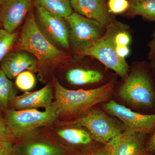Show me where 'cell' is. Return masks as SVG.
<instances>
[{
	"instance_id": "cell-27",
	"label": "cell",
	"mask_w": 155,
	"mask_h": 155,
	"mask_svg": "<svg viewBox=\"0 0 155 155\" xmlns=\"http://www.w3.org/2000/svg\"><path fill=\"white\" fill-rule=\"evenodd\" d=\"M116 51L120 58L125 59L129 55L130 50L127 46L116 45Z\"/></svg>"
},
{
	"instance_id": "cell-20",
	"label": "cell",
	"mask_w": 155,
	"mask_h": 155,
	"mask_svg": "<svg viewBox=\"0 0 155 155\" xmlns=\"http://www.w3.org/2000/svg\"><path fill=\"white\" fill-rule=\"evenodd\" d=\"M16 94L12 81L0 68V110H5L8 109L9 103Z\"/></svg>"
},
{
	"instance_id": "cell-3",
	"label": "cell",
	"mask_w": 155,
	"mask_h": 155,
	"mask_svg": "<svg viewBox=\"0 0 155 155\" xmlns=\"http://www.w3.org/2000/svg\"><path fill=\"white\" fill-rule=\"evenodd\" d=\"M17 48L33 55L41 63L54 61L62 55L39 27L32 13L22 28Z\"/></svg>"
},
{
	"instance_id": "cell-18",
	"label": "cell",
	"mask_w": 155,
	"mask_h": 155,
	"mask_svg": "<svg viewBox=\"0 0 155 155\" xmlns=\"http://www.w3.org/2000/svg\"><path fill=\"white\" fill-rule=\"evenodd\" d=\"M129 13L155 21V0H128Z\"/></svg>"
},
{
	"instance_id": "cell-16",
	"label": "cell",
	"mask_w": 155,
	"mask_h": 155,
	"mask_svg": "<svg viewBox=\"0 0 155 155\" xmlns=\"http://www.w3.org/2000/svg\"><path fill=\"white\" fill-rule=\"evenodd\" d=\"M66 78L71 84L80 85L98 82L102 79L103 75L96 70L75 68L68 71Z\"/></svg>"
},
{
	"instance_id": "cell-15",
	"label": "cell",
	"mask_w": 155,
	"mask_h": 155,
	"mask_svg": "<svg viewBox=\"0 0 155 155\" xmlns=\"http://www.w3.org/2000/svg\"><path fill=\"white\" fill-rule=\"evenodd\" d=\"M13 150L17 155H70L64 147L43 140H32L13 145Z\"/></svg>"
},
{
	"instance_id": "cell-11",
	"label": "cell",
	"mask_w": 155,
	"mask_h": 155,
	"mask_svg": "<svg viewBox=\"0 0 155 155\" xmlns=\"http://www.w3.org/2000/svg\"><path fill=\"white\" fill-rule=\"evenodd\" d=\"M32 1L4 0L0 12V19L4 29L13 33L29 12Z\"/></svg>"
},
{
	"instance_id": "cell-6",
	"label": "cell",
	"mask_w": 155,
	"mask_h": 155,
	"mask_svg": "<svg viewBox=\"0 0 155 155\" xmlns=\"http://www.w3.org/2000/svg\"><path fill=\"white\" fill-rule=\"evenodd\" d=\"M78 125L88 130L92 139L102 144H107L126 129L124 125L97 109L88 111Z\"/></svg>"
},
{
	"instance_id": "cell-1",
	"label": "cell",
	"mask_w": 155,
	"mask_h": 155,
	"mask_svg": "<svg viewBox=\"0 0 155 155\" xmlns=\"http://www.w3.org/2000/svg\"><path fill=\"white\" fill-rule=\"evenodd\" d=\"M114 80L103 86L84 90H70L64 87L59 82L55 84L56 103L58 114L72 116L84 113L100 103L110 99L115 86Z\"/></svg>"
},
{
	"instance_id": "cell-13",
	"label": "cell",
	"mask_w": 155,
	"mask_h": 155,
	"mask_svg": "<svg viewBox=\"0 0 155 155\" xmlns=\"http://www.w3.org/2000/svg\"><path fill=\"white\" fill-rule=\"evenodd\" d=\"M53 90L50 84H47L39 90L25 92L19 96H16L9 103V109L14 110L46 108L52 104Z\"/></svg>"
},
{
	"instance_id": "cell-29",
	"label": "cell",
	"mask_w": 155,
	"mask_h": 155,
	"mask_svg": "<svg viewBox=\"0 0 155 155\" xmlns=\"http://www.w3.org/2000/svg\"><path fill=\"white\" fill-rule=\"evenodd\" d=\"M149 57L150 59H153L155 61V35L150 45Z\"/></svg>"
},
{
	"instance_id": "cell-24",
	"label": "cell",
	"mask_w": 155,
	"mask_h": 155,
	"mask_svg": "<svg viewBox=\"0 0 155 155\" xmlns=\"http://www.w3.org/2000/svg\"><path fill=\"white\" fill-rule=\"evenodd\" d=\"M15 140L9 130L5 118L0 117V143H13Z\"/></svg>"
},
{
	"instance_id": "cell-26",
	"label": "cell",
	"mask_w": 155,
	"mask_h": 155,
	"mask_svg": "<svg viewBox=\"0 0 155 155\" xmlns=\"http://www.w3.org/2000/svg\"><path fill=\"white\" fill-rule=\"evenodd\" d=\"M130 36L125 31H116L114 35V41L116 45L127 46L130 42Z\"/></svg>"
},
{
	"instance_id": "cell-17",
	"label": "cell",
	"mask_w": 155,
	"mask_h": 155,
	"mask_svg": "<svg viewBox=\"0 0 155 155\" xmlns=\"http://www.w3.org/2000/svg\"><path fill=\"white\" fill-rule=\"evenodd\" d=\"M35 6L43 8L53 15L65 19L73 13L70 0H33Z\"/></svg>"
},
{
	"instance_id": "cell-14",
	"label": "cell",
	"mask_w": 155,
	"mask_h": 155,
	"mask_svg": "<svg viewBox=\"0 0 155 155\" xmlns=\"http://www.w3.org/2000/svg\"><path fill=\"white\" fill-rule=\"evenodd\" d=\"M72 10L103 26L110 24V16L105 0H70Z\"/></svg>"
},
{
	"instance_id": "cell-33",
	"label": "cell",
	"mask_w": 155,
	"mask_h": 155,
	"mask_svg": "<svg viewBox=\"0 0 155 155\" xmlns=\"http://www.w3.org/2000/svg\"><path fill=\"white\" fill-rule=\"evenodd\" d=\"M3 1L4 0H0V12H1V8H2V5Z\"/></svg>"
},
{
	"instance_id": "cell-23",
	"label": "cell",
	"mask_w": 155,
	"mask_h": 155,
	"mask_svg": "<svg viewBox=\"0 0 155 155\" xmlns=\"http://www.w3.org/2000/svg\"><path fill=\"white\" fill-rule=\"evenodd\" d=\"M128 0H108L107 8L109 13L122 14L129 9Z\"/></svg>"
},
{
	"instance_id": "cell-25",
	"label": "cell",
	"mask_w": 155,
	"mask_h": 155,
	"mask_svg": "<svg viewBox=\"0 0 155 155\" xmlns=\"http://www.w3.org/2000/svg\"><path fill=\"white\" fill-rule=\"evenodd\" d=\"M73 155H109V146L107 144L100 146L93 145L83 152Z\"/></svg>"
},
{
	"instance_id": "cell-31",
	"label": "cell",
	"mask_w": 155,
	"mask_h": 155,
	"mask_svg": "<svg viewBox=\"0 0 155 155\" xmlns=\"http://www.w3.org/2000/svg\"><path fill=\"white\" fill-rule=\"evenodd\" d=\"M13 145V143L1 142L0 143V149L10 146Z\"/></svg>"
},
{
	"instance_id": "cell-2",
	"label": "cell",
	"mask_w": 155,
	"mask_h": 155,
	"mask_svg": "<svg viewBox=\"0 0 155 155\" xmlns=\"http://www.w3.org/2000/svg\"><path fill=\"white\" fill-rule=\"evenodd\" d=\"M4 111L5 120L15 139L28 135L39 127L51 124L59 115L56 102L44 111L36 109L14 110L9 108Z\"/></svg>"
},
{
	"instance_id": "cell-28",
	"label": "cell",
	"mask_w": 155,
	"mask_h": 155,
	"mask_svg": "<svg viewBox=\"0 0 155 155\" xmlns=\"http://www.w3.org/2000/svg\"><path fill=\"white\" fill-rule=\"evenodd\" d=\"M147 147L148 150L150 153L155 151V132L147 143Z\"/></svg>"
},
{
	"instance_id": "cell-7",
	"label": "cell",
	"mask_w": 155,
	"mask_h": 155,
	"mask_svg": "<svg viewBox=\"0 0 155 155\" xmlns=\"http://www.w3.org/2000/svg\"><path fill=\"white\" fill-rule=\"evenodd\" d=\"M69 26V41L76 51L86 47L104 35V26L76 12L65 18Z\"/></svg>"
},
{
	"instance_id": "cell-4",
	"label": "cell",
	"mask_w": 155,
	"mask_h": 155,
	"mask_svg": "<svg viewBox=\"0 0 155 155\" xmlns=\"http://www.w3.org/2000/svg\"><path fill=\"white\" fill-rule=\"evenodd\" d=\"M107 27L102 36L77 52L81 55L95 58L106 68L115 71L122 79H125L128 76L129 66L125 59L120 58L116 53L114 41L116 28L110 24Z\"/></svg>"
},
{
	"instance_id": "cell-9",
	"label": "cell",
	"mask_w": 155,
	"mask_h": 155,
	"mask_svg": "<svg viewBox=\"0 0 155 155\" xmlns=\"http://www.w3.org/2000/svg\"><path fill=\"white\" fill-rule=\"evenodd\" d=\"M146 134L125 129L107 143L109 155H150L147 143L146 144Z\"/></svg>"
},
{
	"instance_id": "cell-21",
	"label": "cell",
	"mask_w": 155,
	"mask_h": 155,
	"mask_svg": "<svg viewBox=\"0 0 155 155\" xmlns=\"http://www.w3.org/2000/svg\"><path fill=\"white\" fill-rule=\"evenodd\" d=\"M16 34L0 29V63L11 51L17 39Z\"/></svg>"
},
{
	"instance_id": "cell-10",
	"label": "cell",
	"mask_w": 155,
	"mask_h": 155,
	"mask_svg": "<svg viewBox=\"0 0 155 155\" xmlns=\"http://www.w3.org/2000/svg\"><path fill=\"white\" fill-rule=\"evenodd\" d=\"M35 7L40 28L45 34L51 40L65 48H69V28L65 19L53 15L39 6Z\"/></svg>"
},
{
	"instance_id": "cell-32",
	"label": "cell",
	"mask_w": 155,
	"mask_h": 155,
	"mask_svg": "<svg viewBox=\"0 0 155 155\" xmlns=\"http://www.w3.org/2000/svg\"><path fill=\"white\" fill-rule=\"evenodd\" d=\"M13 145H14L6 147L0 149V154H1L3 152L5 151L6 150L12 147L13 146Z\"/></svg>"
},
{
	"instance_id": "cell-35",
	"label": "cell",
	"mask_w": 155,
	"mask_h": 155,
	"mask_svg": "<svg viewBox=\"0 0 155 155\" xmlns=\"http://www.w3.org/2000/svg\"><path fill=\"white\" fill-rule=\"evenodd\" d=\"M154 129V130H155V127Z\"/></svg>"
},
{
	"instance_id": "cell-19",
	"label": "cell",
	"mask_w": 155,
	"mask_h": 155,
	"mask_svg": "<svg viewBox=\"0 0 155 155\" xmlns=\"http://www.w3.org/2000/svg\"><path fill=\"white\" fill-rule=\"evenodd\" d=\"M58 135L67 143L74 145H87L92 143V139L84 130L78 128H67L60 130Z\"/></svg>"
},
{
	"instance_id": "cell-8",
	"label": "cell",
	"mask_w": 155,
	"mask_h": 155,
	"mask_svg": "<svg viewBox=\"0 0 155 155\" xmlns=\"http://www.w3.org/2000/svg\"><path fill=\"white\" fill-rule=\"evenodd\" d=\"M103 107L109 114L122 121L127 130L147 134L154 129L155 114L146 115L137 113L114 101L104 103Z\"/></svg>"
},
{
	"instance_id": "cell-12",
	"label": "cell",
	"mask_w": 155,
	"mask_h": 155,
	"mask_svg": "<svg viewBox=\"0 0 155 155\" xmlns=\"http://www.w3.org/2000/svg\"><path fill=\"white\" fill-rule=\"evenodd\" d=\"M37 61L30 54L21 51H10L0 63V68L9 79H13L24 71L37 69Z\"/></svg>"
},
{
	"instance_id": "cell-30",
	"label": "cell",
	"mask_w": 155,
	"mask_h": 155,
	"mask_svg": "<svg viewBox=\"0 0 155 155\" xmlns=\"http://www.w3.org/2000/svg\"><path fill=\"white\" fill-rule=\"evenodd\" d=\"M0 155H17V154L14 152V150H13V146L12 147L6 150L5 151L3 152Z\"/></svg>"
},
{
	"instance_id": "cell-22",
	"label": "cell",
	"mask_w": 155,
	"mask_h": 155,
	"mask_svg": "<svg viewBox=\"0 0 155 155\" xmlns=\"http://www.w3.org/2000/svg\"><path fill=\"white\" fill-rule=\"evenodd\" d=\"M15 83L18 88L24 91L32 89L35 84V78L30 71H25L17 75Z\"/></svg>"
},
{
	"instance_id": "cell-5",
	"label": "cell",
	"mask_w": 155,
	"mask_h": 155,
	"mask_svg": "<svg viewBox=\"0 0 155 155\" xmlns=\"http://www.w3.org/2000/svg\"><path fill=\"white\" fill-rule=\"evenodd\" d=\"M119 97L125 102L140 108L150 107L155 104L152 81L144 69L134 70L119 88Z\"/></svg>"
},
{
	"instance_id": "cell-34",
	"label": "cell",
	"mask_w": 155,
	"mask_h": 155,
	"mask_svg": "<svg viewBox=\"0 0 155 155\" xmlns=\"http://www.w3.org/2000/svg\"><path fill=\"white\" fill-rule=\"evenodd\" d=\"M154 65V68L155 70V61H154V63L153 64Z\"/></svg>"
}]
</instances>
